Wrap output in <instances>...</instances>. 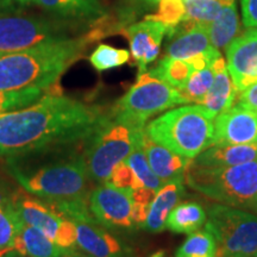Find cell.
<instances>
[{"instance_id":"obj_1","label":"cell","mask_w":257,"mask_h":257,"mask_svg":"<svg viewBox=\"0 0 257 257\" xmlns=\"http://www.w3.org/2000/svg\"><path fill=\"white\" fill-rule=\"evenodd\" d=\"M105 112L59 93L0 114V160L75 146L94 133Z\"/></svg>"},{"instance_id":"obj_2","label":"cell","mask_w":257,"mask_h":257,"mask_svg":"<svg viewBox=\"0 0 257 257\" xmlns=\"http://www.w3.org/2000/svg\"><path fill=\"white\" fill-rule=\"evenodd\" d=\"M70 147L10 157L5 168L19 187L49 205L85 200L89 195L85 159Z\"/></svg>"},{"instance_id":"obj_3","label":"cell","mask_w":257,"mask_h":257,"mask_svg":"<svg viewBox=\"0 0 257 257\" xmlns=\"http://www.w3.org/2000/svg\"><path fill=\"white\" fill-rule=\"evenodd\" d=\"M96 37L94 31L81 38H63L2 55L0 91L49 89Z\"/></svg>"},{"instance_id":"obj_4","label":"cell","mask_w":257,"mask_h":257,"mask_svg":"<svg viewBox=\"0 0 257 257\" xmlns=\"http://www.w3.org/2000/svg\"><path fill=\"white\" fill-rule=\"evenodd\" d=\"M146 134L178 155L194 160L213 144V119L199 104L172 108L144 127Z\"/></svg>"},{"instance_id":"obj_5","label":"cell","mask_w":257,"mask_h":257,"mask_svg":"<svg viewBox=\"0 0 257 257\" xmlns=\"http://www.w3.org/2000/svg\"><path fill=\"white\" fill-rule=\"evenodd\" d=\"M187 185L205 197L229 206L252 210L257 201V160L230 167H198L189 163Z\"/></svg>"},{"instance_id":"obj_6","label":"cell","mask_w":257,"mask_h":257,"mask_svg":"<svg viewBox=\"0 0 257 257\" xmlns=\"http://www.w3.org/2000/svg\"><path fill=\"white\" fill-rule=\"evenodd\" d=\"M144 127L115 120L106 113L94 133L85 141L83 159L91 181L105 184L114 167L143 142Z\"/></svg>"},{"instance_id":"obj_7","label":"cell","mask_w":257,"mask_h":257,"mask_svg":"<svg viewBox=\"0 0 257 257\" xmlns=\"http://www.w3.org/2000/svg\"><path fill=\"white\" fill-rule=\"evenodd\" d=\"M185 104L187 100L179 89L146 72L138 74L137 81L115 102L110 114L121 123L144 127L154 115Z\"/></svg>"},{"instance_id":"obj_8","label":"cell","mask_w":257,"mask_h":257,"mask_svg":"<svg viewBox=\"0 0 257 257\" xmlns=\"http://www.w3.org/2000/svg\"><path fill=\"white\" fill-rule=\"evenodd\" d=\"M205 229L217 242V257H253L257 252V216L229 205L208 210Z\"/></svg>"},{"instance_id":"obj_9","label":"cell","mask_w":257,"mask_h":257,"mask_svg":"<svg viewBox=\"0 0 257 257\" xmlns=\"http://www.w3.org/2000/svg\"><path fill=\"white\" fill-rule=\"evenodd\" d=\"M68 37L62 23L17 14L0 15V56Z\"/></svg>"},{"instance_id":"obj_10","label":"cell","mask_w":257,"mask_h":257,"mask_svg":"<svg viewBox=\"0 0 257 257\" xmlns=\"http://www.w3.org/2000/svg\"><path fill=\"white\" fill-rule=\"evenodd\" d=\"M88 207L92 216L108 230H135L130 193L107 184H100L89 192Z\"/></svg>"},{"instance_id":"obj_11","label":"cell","mask_w":257,"mask_h":257,"mask_svg":"<svg viewBox=\"0 0 257 257\" xmlns=\"http://www.w3.org/2000/svg\"><path fill=\"white\" fill-rule=\"evenodd\" d=\"M227 69L240 92L257 82V29H246L226 48Z\"/></svg>"},{"instance_id":"obj_12","label":"cell","mask_w":257,"mask_h":257,"mask_svg":"<svg viewBox=\"0 0 257 257\" xmlns=\"http://www.w3.org/2000/svg\"><path fill=\"white\" fill-rule=\"evenodd\" d=\"M212 146H236L257 142V113L234 102L214 118Z\"/></svg>"},{"instance_id":"obj_13","label":"cell","mask_w":257,"mask_h":257,"mask_svg":"<svg viewBox=\"0 0 257 257\" xmlns=\"http://www.w3.org/2000/svg\"><path fill=\"white\" fill-rule=\"evenodd\" d=\"M121 34L127 38L131 55L138 67V74L148 72V66L160 55L163 37L168 35V29L159 22L144 19L130 27L121 29Z\"/></svg>"},{"instance_id":"obj_14","label":"cell","mask_w":257,"mask_h":257,"mask_svg":"<svg viewBox=\"0 0 257 257\" xmlns=\"http://www.w3.org/2000/svg\"><path fill=\"white\" fill-rule=\"evenodd\" d=\"M76 246L91 257H133V249L96 220L74 221Z\"/></svg>"},{"instance_id":"obj_15","label":"cell","mask_w":257,"mask_h":257,"mask_svg":"<svg viewBox=\"0 0 257 257\" xmlns=\"http://www.w3.org/2000/svg\"><path fill=\"white\" fill-rule=\"evenodd\" d=\"M168 38L166 56L173 59L189 60L216 49L211 44L204 24L185 22Z\"/></svg>"},{"instance_id":"obj_16","label":"cell","mask_w":257,"mask_h":257,"mask_svg":"<svg viewBox=\"0 0 257 257\" xmlns=\"http://www.w3.org/2000/svg\"><path fill=\"white\" fill-rule=\"evenodd\" d=\"M14 205L23 223L41 230L51 240H54L56 231L64 217L57 213L48 202L40 198L29 197L23 193H18Z\"/></svg>"},{"instance_id":"obj_17","label":"cell","mask_w":257,"mask_h":257,"mask_svg":"<svg viewBox=\"0 0 257 257\" xmlns=\"http://www.w3.org/2000/svg\"><path fill=\"white\" fill-rule=\"evenodd\" d=\"M142 147L153 172L163 184L179 178H185V172L192 160L178 155L168 148L156 143L148 136L146 131Z\"/></svg>"},{"instance_id":"obj_18","label":"cell","mask_w":257,"mask_h":257,"mask_svg":"<svg viewBox=\"0 0 257 257\" xmlns=\"http://www.w3.org/2000/svg\"><path fill=\"white\" fill-rule=\"evenodd\" d=\"M184 180L185 178H179L166 182L156 192L155 198L149 206L147 220L142 226L143 230L150 233H160L166 229L169 213L174 210L186 193Z\"/></svg>"},{"instance_id":"obj_19","label":"cell","mask_w":257,"mask_h":257,"mask_svg":"<svg viewBox=\"0 0 257 257\" xmlns=\"http://www.w3.org/2000/svg\"><path fill=\"white\" fill-rule=\"evenodd\" d=\"M212 68L214 72L213 83L200 105L204 106L210 117L214 119L218 114L226 111L236 102L238 91L234 87L227 63L223 57L220 56L214 61Z\"/></svg>"},{"instance_id":"obj_20","label":"cell","mask_w":257,"mask_h":257,"mask_svg":"<svg viewBox=\"0 0 257 257\" xmlns=\"http://www.w3.org/2000/svg\"><path fill=\"white\" fill-rule=\"evenodd\" d=\"M257 160V142L236 146H212L192 161L198 167H230Z\"/></svg>"},{"instance_id":"obj_21","label":"cell","mask_w":257,"mask_h":257,"mask_svg":"<svg viewBox=\"0 0 257 257\" xmlns=\"http://www.w3.org/2000/svg\"><path fill=\"white\" fill-rule=\"evenodd\" d=\"M205 27L212 46L218 50L226 49L239 32L236 0H223L219 15Z\"/></svg>"},{"instance_id":"obj_22","label":"cell","mask_w":257,"mask_h":257,"mask_svg":"<svg viewBox=\"0 0 257 257\" xmlns=\"http://www.w3.org/2000/svg\"><path fill=\"white\" fill-rule=\"evenodd\" d=\"M48 12L66 19L94 21L105 15L99 0H34Z\"/></svg>"},{"instance_id":"obj_23","label":"cell","mask_w":257,"mask_h":257,"mask_svg":"<svg viewBox=\"0 0 257 257\" xmlns=\"http://www.w3.org/2000/svg\"><path fill=\"white\" fill-rule=\"evenodd\" d=\"M14 250L27 257H60L66 249L57 245L41 230L23 223Z\"/></svg>"},{"instance_id":"obj_24","label":"cell","mask_w":257,"mask_h":257,"mask_svg":"<svg viewBox=\"0 0 257 257\" xmlns=\"http://www.w3.org/2000/svg\"><path fill=\"white\" fill-rule=\"evenodd\" d=\"M206 221V212L198 202L186 201L176 205L169 213L166 229L174 233L191 234L200 230Z\"/></svg>"},{"instance_id":"obj_25","label":"cell","mask_w":257,"mask_h":257,"mask_svg":"<svg viewBox=\"0 0 257 257\" xmlns=\"http://www.w3.org/2000/svg\"><path fill=\"white\" fill-rule=\"evenodd\" d=\"M194 68L187 60L173 59V57L165 56L157 63L155 68L150 69L149 73L162 80L169 86L176 89H182L189 76L194 72Z\"/></svg>"},{"instance_id":"obj_26","label":"cell","mask_w":257,"mask_h":257,"mask_svg":"<svg viewBox=\"0 0 257 257\" xmlns=\"http://www.w3.org/2000/svg\"><path fill=\"white\" fill-rule=\"evenodd\" d=\"M175 257H217V242L206 229L193 232L180 245Z\"/></svg>"},{"instance_id":"obj_27","label":"cell","mask_w":257,"mask_h":257,"mask_svg":"<svg viewBox=\"0 0 257 257\" xmlns=\"http://www.w3.org/2000/svg\"><path fill=\"white\" fill-rule=\"evenodd\" d=\"M157 5L159 8L155 14L147 16L146 19L165 25L168 29L167 36H170L185 22V0H160Z\"/></svg>"},{"instance_id":"obj_28","label":"cell","mask_w":257,"mask_h":257,"mask_svg":"<svg viewBox=\"0 0 257 257\" xmlns=\"http://www.w3.org/2000/svg\"><path fill=\"white\" fill-rule=\"evenodd\" d=\"M214 80V72L212 66L199 70H194L186 82L184 88L180 89L181 94L187 100V104L200 105L207 92L210 91Z\"/></svg>"},{"instance_id":"obj_29","label":"cell","mask_w":257,"mask_h":257,"mask_svg":"<svg viewBox=\"0 0 257 257\" xmlns=\"http://www.w3.org/2000/svg\"><path fill=\"white\" fill-rule=\"evenodd\" d=\"M22 224L23 221L19 218L15 205L0 206V255L14 250Z\"/></svg>"},{"instance_id":"obj_30","label":"cell","mask_w":257,"mask_h":257,"mask_svg":"<svg viewBox=\"0 0 257 257\" xmlns=\"http://www.w3.org/2000/svg\"><path fill=\"white\" fill-rule=\"evenodd\" d=\"M49 89L27 88L19 91H0V114L21 110L44 96Z\"/></svg>"},{"instance_id":"obj_31","label":"cell","mask_w":257,"mask_h":257,"mask_svg":"<svg viewBox=\"0 0 257 257\" xmlns=\"http://www.w3.org/2000/svg\"><path fill=\"white\" fill-rule=\"evenodd\" d=\"M130 53L108 44H99L89 56V62L98 72L117 68L128 62Z\"/></svg>"},{"instance_id":"obj_32","label":"cell","mask_w":257,"mask_h":257,"mask_svg":"<svg viewBox=\"0 0 257 257\" xmlns=\"http://www.w3.org/2000/svg\"><path fill=\"white\" fill-rule=\"evenodd\" d=\"M221 6L223 0H185V22L206 25L216 19Z\"/></svg>"},{"instance_id":"obj_33","label":"cell","mask_w":257,"mask_h":257,"mask_svg":"<svg viewBox=\"0 0 257 257\" xmlns=\"http://www.w3.org/2000/svg\"><path fill=\"white\" fill-rule=\"evenodd\" d=\"M143 143V142H142ZM125 162L133 168L135 174L140 179L144 186L154 189V191H159L162 187L163 182L157 178L155 173L153 172L152 167H150L149 162H148L146 153H144L142 144L138 146L133 153L128 155V157L125 160Z\"/></svg>"},{"instance_id":"obj_34","label":"cell","mask_w":257,"mask_h":257,"mask_svg":"<svg viewBox=\"0 0 257 257\" xmlns=\"http://www.w3.org/2000/svg\"><path fill=\"white\" fill-rule=\"evenodd\" d=\"M105 184L113 186L115 188L123 189V191H126L128 193L133 191L134 188L138 187V186L143 185L140 181V179L137 178V175L135 174L133 168L125 161L114 167L110 178L107 179Z\"/></svg>"},{"instance_id":"obj_35","label":"cell","mask_w":257,"mask_h":257,"mask_svg":"<svg viewBox=\"0 0 257 257\" xmlns=\"http://www.w3.org/2000/svg\"><path fill=\"white\" fill-rule=\"evenodd\" d=\"M57 245L64 249L74 248L76 245V225L73 220L64 218L56 231L55 238Z\"/></svg>"},{"instance_id":"obj_36","label":"cell","mask_w":257,"mask_h":257,"mask_svg":"<svg viewBox=\"0 0 257 257\" xmlns=\"http://www.w3.org/2000/svg\"><path fill=\"white\" fill-rule=\"evenodd\" d=\"M4 167L5 165H0V206L14 205L15 199L19 193V189L10 181L8 170L6 168L3 170Z\"/></svg>"},{"instance_id":"obj_37","label":"cell","mask_w":257,"mask_h":257,"mask_svg":"<svg viewBox=\"0 0 257 257\" xmlns=\"http://www.w3.org/2000/svg\"><path fill=\"white\" fill-rule=\"evenodd\" d=\"M243 24L246 29H257V0H239Z\"/></svg>"},{"instance_id":"obj_38","label":"cell","mask_w":257,"mask_h":257,"mask_svg":"<svg viewBox=\"0 0 257 257\" xmlns=\"http://www.w3.org/2000/svg\"><path fill=\"white\" fill-rule=\"evenodd\" d=\"M238 93L239 94L236 98L237 104L257 113V82Z\"/></svg>"},{"instance_id":"obj_39","label":"cell","mask_w":257,"mask_h":257,"mask_svg":"<svg viewBox=\"0 0 257 257\" xmlns=\"http://www.w3.org/2000/svg\"><path fill=\"white\" fill-rule=\"evenodd\" d=\"M156 195V191L147 187V186H138V187L134 188L130 192V198L133 202H137V204H144L150 205Z\"/></svg>"},{"instance_id":"obj_40","label":"cell","mask_w":257,"mask_h":257,"mask_svg":"<svg viewBox=\"0 0 257 257\" xmlns=\"http://www.w3.org/2000/svg\"><path fill=\"white\" fill-rule=\"evenodd\" d=\"M34 0H0V15L17 14L27 8Z\"/></svg>"},{"instance_id":"obj_41","label":"cell","mask_w":257,"mask_h":257,"mask_svg":"<svg viewBox=\"0 0 257 257\" xmlns=\"http://www.w3.org/2000/svg\"><path fill=\"white\" fill-rule=\"evenodd\" d=\"M149 206L150 205L144 204H137V202H133V212H131V218H133L135 227H142L144 221L147 220L148 213H149Z\"/></svg>"},{"instance_id":"obj_42","label":"cell","mask_w":257,"mask_h":257,"mask_svg":"<svg viewBox=\"0 0 257 257\" xmlns=\"http://www.w3.org/2000/svg\"><path fill=\"white\" fill-rule=\"evenodd\" d=\"M60 257H91L87 253H85L83 251H78V250H74V248L70 249H66L63 251L62 255Z\"/></svg>"},{"instance_id":"obj_43","label":"cell","mask_w":257,"mask_h":257,"mask_svg":"<svg viewBox=\"0 0 257 257\" xmlns=\"http://www.w3.org/2000/svg\"><path fill=\"white\" fill-rule=\"evenodd\" d=\"M0 257H27V256L22 255V253L16 251V250H9V251L2 253Z\"/></svg>"},{"instance_id":"obj_44","label":"cell","mask_w":257,"mask_h":257,"mask_svg":"<svg viewBox=\"0 0 257 257\" xmlns=\"http://www.w3.org/2000/svg\"><path fill=\"white\" fill-rule=\"evenodd\" d=\"M144 2L148 3V4H157L160 0H144Z\"/></svg>"},{"instance_id":"obj_45","label":"cell","mask_w":257,"mask_h":257,"mask_svg":"<svg viewBox=\"0 0 257 257\" xmlns=\"http://www.w3.org/2000/svg\"><path fill=\"white\" fill-rule=\"evenodd\" d=\"M253 212H256V213H257V201H256V204H255V207H253Z\"/></svg>"},{"instance_id":"obj_46","label":"cell","mask_w":257,"mask_h":257,"mask_svg":"<svg viewBox=\"0 0 257 257\" xmlns=\"http://www.w3.org/2000/svg\"><path fill=\"white\" fill-rule=\"evenodd\" d=\"M157 257H163V255H162V253H159V256H157Z\"/></svg>"},{"instance_id":"obj_47","label":"cell","mask_w":257,"mask_h":257,"mask_svg":"<svg viewBox=\"0 0 257 257\" xmlns=\"http://www.w3.org/2000/svg\"><path fill=\"white\" fill-rule=\"evenodd\" d=\"M253 257H257V252H256V253H255V256H253Z\"/></svg>"}]
</instances>
